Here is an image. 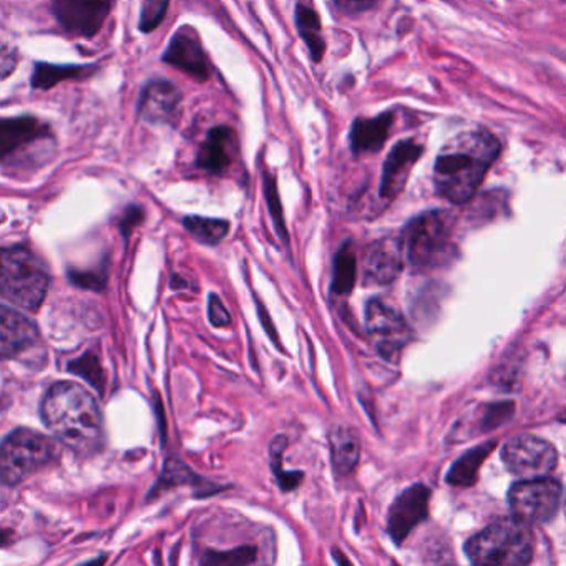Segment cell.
Listing matches in <instances>:
<instances>
[{"label": "cell", "mask_w": 566, "mask_h": 566, "mask_svg": "<svg viewBox=\"0 0 566 566\" xmlns=\"http://www.w3.org/2000/svg\"><path fill=\"white\" fill-rule=\"evenodd\" d=\"M18 54L8 45L0 44V82L11 77L18 69Z\"/></svg>", "instance_id": "obj_33"}, {"label": "cell", "mask_w": 566, "mask_h": 566, "mask_svg": "<svg viewBox=\"0 0 566 566\" xmlns=\"http://www.w3.org/2000/svg\"><path fill=\"white\" fill-rule=\"evenodd\" d=\"M455 217L450 211L432 210L409 221L400 234L403 258L412 273H427L446 266L455 258Z\"/></svg>", "instance_id": "obj_3"}, {"label": "cell", "mask_w": 566, "mask_h": 566, "mask_svg": "<svg viewBox=\"0 0 566 566\" xmlns=\"http://www.w3.org/2000/svg\"><path fill=\"white\" fill-rule=\"evenodd\" d=\"M48 268L28 248L0 250V296L25 311H38L48 296Z\"/></svg>", "instance_id": "obj_5"}, {"label": "cell", "mask_w": 566, "mask_h": 566, "mask_svg": "<svg viewBox=\"0 0 566 566\" xmlns=\"http://www.w3.org/2000/svg\"><path fill=\"white\" fill-rule=\"evenodd\" d=\"M57 455V442L51 437L29 429L14 430L0 446V483L21 485L51 465Z\"/></svg>", "instance_id": "obj_6"}, {"label": "cell", "mask_w": 566, "mask_h": 566, "mask_svg": "<svg viewBox=\"0 0 566 566\" xmlns=\"http://www.w3.org/2000/svg\"><path fill=\"white\" fill-rule=\"evenodd\" d=\"M48 429L78 453L94 452L104 440V417L92 394L81 384L59 382L42 402Z\"/></svg>", "instance_id": "obj_2"}, {"label": "cell", "mask_w": 566, "mask_h": 566, "mask_svg": "<svg viewBox=\"0 0 566 566\" xmlns=\"http://www.w3.org/2000/svg\"><path fill=\"white\" fill-rule=\"evenodd\" d=\"M294 19H296L297 32L300 38L303 39L306 44L307 51H310L311 59L314 62L323 61L324 54H326V41H324L323 24H321L319 15L314 9H311L306 4H297L296 12H294Z\"/></svg>", "instance_id": "obj_22"}, {"label": "cell", "mask_w": 566, "mask_h": 566, "mask_svg": "<svg viewBox=\"0 0 566 566\" xmlns=\"http://www.w3.org/2000/svg\"><path fill=\"white\" fill-rule=\"evenodd\" d=\"M52 8L69 34L94 38L111 15L114 0H52Z\"/></svg>", "instance_id": "obj_11"}, {"label": "cell", "mask_w": 566, "mask_h": 566, "mask_svg": "<svg viewBox=\"0 0 566 566\" xmlns=\"http://www.w3.org/2000/svg\"><path fill=\"white\" fill-rule=\"evenodd\" d=\"M237 155V134L233 128L214 127L208 132L207 140L201 145L197 165L208 174L220 175L233 164Z\"/></svg>", "instance_id": "obj_18"}, {"label": "cell", "mask_w": 566, "mask_h": 566, "mask_svg": "<svg viewBox=\"0 0 566 566\" xmlns=\"http://www.w3.org/2000/svg\"><path fill=\"white\" fill-rule=\"evenodd\" d=\"M184 224L197 240L211 247L221 243L230 231V223L217 218L188 217L185 218Z\"/></svg>", "instance_id": "obj_25"}, {"label": "cell", "mask_w": 566, "mask_h": 566, "mask_svg": "<svg viewBox=\"0 0 566 566\" xmlns=\"http://www.w3.org/2000/svg\"><path fill=\"white\" fill-rule=\"evenodd\" d=\"M366 326L380 357L394 363L410 340V329L399 310L382 297H373L366 306Z\"/></svg>", "instance_id": "obj_8"}, {"label": "cell", "mask_w": 566, "mask_h": 566, "mask_svg": "<svg viewBox=\"0 0 566 566\" xmlns=\"http://www.w3.org/2000/svg\"><path fill=\"white\" fill-rule=\"evenodd\" d=\"M532 528L515 516L496 520L467 539L463 552L479 566H523L533 558Z\"/></svg>", "instance_id": "obj_4"}, {"label": "cell", "mask_w": 566, "mask_h": 566, "mask_svg": "<svg viewBox=\"0 0 566 566\" xmlns=\"http://www.w3.org/2000/svg\"><path fill=\"white\" fill-rule=\"evenodd\" d=\"M208 314H210V323L214 327H227L231 324V316L224 307L223 301L217 294H211L210 303H208Z\"/></svg>", "instance_id": "obj_32"}, {"label": "cell", "mask_w": 566, "mask_h": 566, "mask_svg": "<svg viewBox=\"0 0 566 566\" xmlns=\"http://www.w3.org/2000/svg\"><path fill=\"white\" fill-rule=\"evenodd\" d=\"M512 516L526 525H543L552 522L562 509L563 486L549 476L523 479L510 486L509 495Z\"/></svg>", "instance_id": "obj_7"}, {"label": "cell", "mask_w": 566, "mask_h": 566, "mask_svg": "<svg viewBox=\"0 0 566 566\" xmlns=\"http://www.w3.org/2000/svg\"><path fill=\"white\" fill-rule=\"evenodd\" d=\"M499 446V440H489V442L480 443L479 447L467 450L463 455L453 462L449 472L446 475V482L459 489H469L473 486L479 480V472L482 469L483 462L492 455L495 447Z\"/></svg>", "instance_id": "obj_20"}, {"label": "cell", "mask_w": 566, "mask_h": 566, "mask_svg": "<svg viewBox=\"0 0 566 566\" xmlns=\"http://www.w3.org/2000/svg\"><path fill=\"white\" fill-rule=\"evenodd\" d=\"M357 261L354 253L353 241L347 240L337 251L334 258L333 281H331V293L334 296L346 297L353 293L356 283Z\"/></svg>", "instance_id": "obj_23"}, {"label": "cell", "mask_w": 566, "mask_h": 566, "mask_svg": "<svg viewBox=\"0 0 566 566\" xmlns=\"http://www.w3.org/2000/svg\"><path fill=\"white\" fill-rule=\"evenodd\" d=\"M337 11L346 15H359L373 11L380 0H333Z\"/></svg>", "instance_id": "obj_31"}, {"label": "cell", "mask_w": 566, "mask_h": 566, "mask_svg": "<svg viewBox=\"0 0 566 566\" xmlns=\"http://www.w3.org/2000/svg\"><path fill=\"white\" fill-rule=\"evenodd\" d=\"M287 439L284 436L274 437L271 442V467H273L274 476H276L277 485L283 492H293L303 482V472H284L281 469V460H283V452L286 449Z\"/></svg>", "instance_id": "obj_26"}, {"label": "cell", "mask_w": 566, "mask_h": 566, "mask_svg": "<svg viewBox=\"0 0 566 566\" xmlns=\"http://www.w3.org/2000/svg\"><path fill=\"white\" fill-rule=\"evenodd\" d=\"M331 460L337 475H349L359 463L360 443L356 430L334 426L329 430Z\"/></svg>", "instance_id": "obj_21"}, {"label": "cell", "mask_w": 566, "mask_h": 566, "mask_svg": "<svg viewBox=\"0 0 566 566\" xmlns=\"http://www.w3.org/2000/svg\"><path fill=\"white\" fill-rule=\"evenodd\" d=\"M34 321L12 307L0 304V359L21 356L38 344Z\"/></svg>", "instance_id": "obj_16"}, {"label": "cell", "mask_w": 566, "mask_h": 566, "mask_svg": "<svg viewBox=\"0 0 566 566\" xmlns=\"http://www.w3.org/2000/svg\"><path fill=\"white\" fill-rule=\"evenodd\" d=\"M502 460L513 475L535 479L555 470L558 452L553 443L542 437L520 433L502 447Z\"/></svg>", "instance_id": "obj_9"}, {"label": "cell", "mask_w": 566, "mask_h": 566, "mask_svg": "<svg viewBox=\"0 0 566 566\" xmlns=\"http://www.w3.org/2000/svg\"><path fill=\"white\" fill-rule=\"evenodd\" d=\"M258 548L256 546L244 545L240 548L230 549V552H210L205 556L203 563L208 565H251L256 562Z\"/></svg>", "instance_id": "obj_28"}, {"label": "cell", "mask_w": 566, "mask_h": 566, "mask_svg": "<svg viewBox=\"0 0 566 566\" xmlns=\"http://www.w3.org/2000/svg\"><path fill=\"white\" fill-rule=\"evenodd\" d=\"M394 125V112L373 118H356L350 125L349 145L354 155L377 154L386 145Z\"/></svg>", "instance_id": "obj_19"}, {"label": "cell", "mask_w": 566, "mask_h": 566, "mask_svg": "<svg viewBox=\"0 0 566 566\" xmlns=\"http://www.w3.org/2000/svg\"><path fill=\"white\" fill-rule=\"evenodd\" d=\"M403 270V251L400 238L387 237L374 241L364 256V284L387 286Z\"/></svg>", "instance_id": "obj_13"}, {"label": "cell", "mask_w": 566, "mask_h": 566, "mask_svg": "<svg viewBox=\"0 0 566 566\" xmlns=\"http://www.w3.org/2000/svg\"><path fill=\"white\" fill-rule=\"evenodd\" d=\"M500 142L489 130H472L447 142L433 165L437 193L453 205L472 200L500 157Z\"/></svg>", "instance_id": "obj_1"}, {"label": "cell", "mask_w": 566, "mask_h": 566, "mask_svg": "<svg viewBox=\"0 0 566 566\" xmlns=\"http://www.w3.org/2000/svg\"><path fill=\"white\" fill-rule=\"evenodd\" d=\"M164 62L198 82H207L211 75L210 61L200 38L197 31L188 25L178 29L177 34L171 38L164 54Z\"/></svg>", "instance_id": "obj_12"}, {"label": "cell", "mask_w": 566, "mask_h": 566, "mask_svg": "<svg viewBox=\"0 0 566 566\" xmlns=\"http://www.w3.org/2000/svg\"><path fill=\"white\" fill-rule=\"evenodd\" d=\"M423 147L416 140H402L396 145L384 161L380 177V197L394 200L402 193L417 160L422 157Z\"/></svg>", "instance_id": "obj_15"}, {"label": "cell", "mask_w": 566, "mask_h": 566, "mask_svg": "<svg viewBox=\"0 0 566 566\" xmlns=\"http://www.w3.org/2000/svg\"><path fill=\"white\" fill-rule=\"evenodd\" d=\"M94 67H78V65H51L38 64L35 65L34 75H32V87L48 91V88L55 87L64 81L71 78H81L85 75L92 74Z\"/></svg>", "instance_id": "obj_24"}, {"label": "cell", "mask_w": 566, "mask_h": 566, "mask_svg": "<svg viewBox=\"0 0 566 566\" xmlns=\"http://www.w3.org/2000/svg\"><path fill=\"white\" fill-rule=\"evenodd\" d=\"M515 413V403L505 400V402L486 403L483 407V413L480 416V430L482 432H490L495 430L496 427L503 426L509 422Z\"/></svg>", "instance_id": "obj_29"}, {"label": "cell", "mask_w": 566, "mask_h": 566, "mask_svg": "<svg viewBox=\"0 0 566 566\" xmlns=\"http://www.w3.org/2000/svg\"><path fill=\"white\" fill-rule=\"evenodd\" d=\"M181 94L167 81H154L142 92L138 112L148 124H170L180 107Z\"/></svg>", "instance_id": "obj_17"}, {"label": "cell", "mask_w": 566, "mask_h": 566, "mask_svg": "<svg viewBox=\"0 0 566 566\" xmlns=\"http://www.w3.org/2000/svg\"><path fill=\"white\" fill-rule=\"evenodd\" d=\"M264 197H266L268 208L273 217L274 228L277 237L284 244L290 247V237H287L286 223H284L283 205H281L280 191H277L276 177L271 174L263 175Z\"/></svg>", "instance_id": "obj_27"}, {"label": "cell", "mask_w": 566, "mask_h": 566, "mask_svg": "<svg viewBox=\"0 0 566 566\" xmlns=\"http://www.w3.org/2000/svg\"><path fill=\"white\" fill-rule=\"evenodd\" d=\"M52 138L51 128L38 118H0V161H12L39 142Z\"/></svg>", "instance_id": "obj_14"}, {"label": "cell", "mask_w": 566, "mask_h": 566, "mask_svg": "<svg viewBox=\"0 0 566 566\" xmlns=\"http://www.w3.org/2000/svg\"><path fill=\"white\" fill-rule=\"evenodd\" d=\"M170 0H144L140 12L142 32H154L164 22Z\"/></svg>", "instance_id": "obj_30"}, {"label": "cell", "mask_w": 566, "mask_h": 566, "mask_svg": "<svg viewBox=\"0 0 566 566\" xmlns=\"http://www.w3.org/2000/svg\"><path fill=\"white\" fill-rule=\"evenodd\" d=\"M430 495L429 486L413 483L394 500L387 513V533L397 546L402 545L412 530L429 516Z\"/></svg>", "instance_id": "obj_10"}]
</instances>
